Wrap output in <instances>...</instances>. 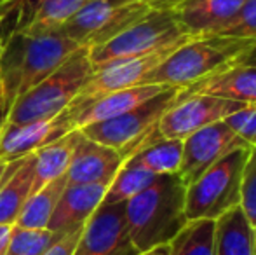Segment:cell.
<instances>
[{
	"instance_id": "4dcf8cb0",
	"label": "cell",
	"mask_w": 256,
	"mask_h": 255,
	"mask_svg": "<svg viewBox=\"0 0 256 255\" xmlns=\"http://www.w3.org/2000/svg\"><path fill=\"white\" fill-rule=\"evenodd\" d=\"M226 124L250 149L256 147V103H248L242 109L234 112L226 119H223Z\"/></svg>"
},
{
	"instance_id": "484cf974",
	"label": "cell",
	"mask_w": 256,
	"mask_h": 255,
	"mask_svg": "<svg viewBox=\"0 0 256 255\" xmlns=\"http://www.w3.org/2000/svg\"><path fill=\"white\" fill-rule=\"evenodd\" d=\"M216 220L197 218L185 224L169 246L171 255H214Z\"/></svg>"
},
{
	"instance_id": "1f68e13d",
	"label": "cell",
	"mask_w": 256,
	"mask_h": 255,
	"mask_svg": "<svg viewBox=\"0 0 256 255\" xmlns=\"http://www.w3.org/2000/svg\"><path fill=\"white\" fill-rule=\"evenodd\" d=\"M80 232H82V229H78V231L58 238L56 241L46 250L44 255H74L77 241H78V238H80Z\"/></svg>"
},
{
	"instance_id": "9c48e42d",
	"label": "cell",
	"mask_w": 256,
	"mask_h": 255,
	"mask_svg": "<svg viewBox=\"0 0 256 255\" xmlns=\"http://www.w3.org/2000/svg\"><path fill=\"white\" fill-rule=\"evenodd\" d=\"M242 107L244 103L234 100L200 93H186L185 89H182L174 105L158 121L157 133L162 138L185 140L186 136L209 124L226 119Z\"/></svg>"
},
{
	"instance_id": "603a6c76",
	"label": "cell",
	"mask_w": 256,
	"mask_h": 255,
	"mask_svg": "<svg viewBox=\"0 0 256 255\" xmlns=\"http://www.w3.org/2000/svg\"><path fill=\"white\" fill-rule=\"evenodd\" d=\"M91 0H37L28 23L20 32L40 35L60 32Z\"/></svg>"
},
{
	"instance_id": "6da1fadb",
	"label": "cell",
	"mask_w": 256,
	"mask_h": 255,
	"mask_svg": "<svg viewBox=\"0 0 256 255\" xmlns=\"http://www.w3.org/2000/svg\"><path fill=\"white\" fill-rule=\"evenodd\" d=\"M186 185L178 175H160L124 203L129 238L138 252L168 245L185 227Z\"/></svg>"
},
{
	"instance_id": "52a82bcc",
	"label": "cell",
	"mask_w": 256,
	"mask_h": 255,
	"mask_svg": "<svg viewBox=\"0 0 256 255\" xmlns=\"http://www.w3.org/2000/svg\"><path fill=\"white\" fill-rule=\"evenodd\" d=\"M180 93L182 89L166 88L162 93L138 105L136 109L122 116L91 124L80 131L94 142L117 150L128 159L143 143H146L154 135H157L158 121L174 105V102L180 98Z\"/></svg>"
},
{
	"instance_id": "7402d4cb",
	"label": "cell",
	"mask_w": 256,
	"mask_h": 255,
	"mask_svg": "<svg viewBox=\"0 0 256 255\" xmlns=\"http://www.w3.org/2000/svg\"><path fill=\"white\" fill-rule=\"evenodd\" d=\"M183 156V142L174 138H162L160 135H154L146 143H143L132 156L128 159L134 161L150 173L157 175H174L178 173Z\"/></svg>"
},
{
	"instance_id": "e0dca14e",
	"label": "cell",
	"mask_w": 256,
	"mask_h": 255,
	"mask_svg": "<svg viewBox=\"0 0 256 255\" xmlns=\"http://www.w3.org/2000/svg\"><path fill=\"white\" fill-rule=\"evenodd\" d=\"M169 86L160 84H143L134 88L120 89L86 102L82 105H70L74 110V128L84 129L91 124L102 123V121L112 119V117L122 116L129 110L136 109L142 103L148 102L150 98L157 96Z\"/></svg>"
},
{
	"instance_id": "9a60e30c",
	"label": "cell",
	"mask_w": 256,
	"mask_h": 255,
	"mask_svg": "<svg viewBox=\"0 0 256 255\" xmlns=\"http://www.w3.org/2000/svg\"><path fill=\"white\" fill-rule=\"evenodd\" d=\"M239 103H256V44L214 75L185 89Z\"/></svg>"
},
{
	"instance_id": "7c38bea8",
	"label": "cell",
	"mask_w": 256,
	"mask_h": 255,
	"mask_svg": "<svg viewBox=\"0 0 256 255\" xmlns=\"http://www.w3.org/2000/svg\"><path fill=\"white\" fill-rule=\"evenodd\" d=\"M129 238L124 203L104 204L82 227L74 255H138Z\"/></svg>"
},
{
	"instance_id": "d4e9b609",
	"label": "cell",
	"mask_w": 256,
	"mask_h": 255,
	"mask_svg": "<svg viewBox=\"0 0 256 255\" xmlns=\"http://www.w3.org/2000/svg\"><path fill=\"white\" fill-rule=\"evenodd\" d=\"M155 178H157V175L150 173L148 170L136 164L134 161L126 159L124 164L115 173L114 180L108 185L106 194L103 197V203L104 204L126 203L131 197H134L136 194L145 191L148 185H152Z\"/></svg>"
},
{
	"instance_id": "d6986e66",
	"label": "cell",
	"mask_w": 256,
	"mask_h": 255,
	"mask_svg": "<svg viewBox=\"0 0 256 255\" xmlns=\"http://www.w3.org/2000/svg\"><path fill=\"white\" fill-rule=\"evenodd\" d=\"M34 154L10 161L0 180V224L14 225L21 208L34 194Z\"/></svg>"
},
{
	"instance_id": "5b68a950",
	"label": "cell",
	"mask_w": 256,
	"mask_h": 255,
	"mask_svg": "<svg viewBox=\"0 0 256 255\" xmlns=\"http://www.w3.org/2000/svg\"><path fill=\"white\" fill-rule=\"evenodd\" d=\"M250 149H237L206 170L194 184L186 185V220H216L240 203V177Z\"/></svg>"
},
{
	"instance_id": "836d02e7",
	"label": "cell",
	"mask_w": 256,
	"mask_h": 255,
	"mask_svg": "<svg viewBox=\"0 0 256 255\" xmlns=\"http://www.w3.org/2000/svg\"><path fill=\"white\" fill-rule=\"evenodd\" d=\"M10 231H12V225L0 224V255H6L7 245H9Z\"/></svg>"
},
{
	"instance_id": "2e32d148",
	"label": "cell",
	"mask_w": 256,
	"mask_h": 255,
	"mask_svg": "<svg viewBox=\"0 0 256 255\" xmlns=\"http://www.w3.org/2000/svg\"><path fill=\"white\" fill-rule=\"evenodd\" d=\"M108 185L103 184H68L64 185L48 229L58 238L75 232L86 225L102 206Z\"/></svg>"
},
{
	"instance_id": "4316f807",
	"label": "cell",
	"mask_w": 256,
	"mask_h": 255,
	"mask_svg": "<svg viewBox=\"0 0 256 255\" xmlns=\"http://www.w3.org/2000/svg\"><path fill=\"white\" fill-rule=\"evenodd\" d=\"M58 239L49 229H24L12 225L6 255H44Z\"/></svg>"
},
{
	"instance_id": "8992f818",
	"label": "cell",
	"mask_w": 256,
	"mask_h": 255,
	"mask_svg": "<svg viewBox=\"0 0 256 255\" xmlns=\"http://www.w3.org/2000/svg\"><path fill=\"white\" fill-rule=\"evenodd\" d=\"M171 9H152L145 18L118 34L106 44L89 49L92 67L100 68L117 60L148 55L166 46L192 39Z\"/></svg>"
},
{
	"instance_id": "8fae6325",
	"label": "cell",
	"mask_w": 256,
	"mask_h": 255,
	"mask_svg": "<svg viewBox=\"0 0 256 255\" xmlns=\"http://www.w3.org/2000/svg\"><path fill=\"white\" fill-rule=\"evenodd\" d=\"M182 142L183 156L176 175L185 185L194 184L206 170L223 159L226 154L237 149H250L223 121L192 133Z\"/></svg>"
},
{
	"instance_id": "f35d334b",
	"label": "cell",
	"mask_w": 256,
	"mask_h": 255,
	"mask_svg": "<svg viewBox=\"0 0 256 255\" xmlns=\"http://www.w3.org/2000/svg\"><path fill=\"white\" fill-rule=\"evenodd\" d=\"M2 2H7V0H0V4H2Z\"/></svg>"
},
{
	"instance_id": "30bf717a",
	"label": "cell",
	"mask_w": 256,
	"mask_h": 255,
	"mask_svg": "<svg viewBox=\"0 0 256 255\" xmlns=\"http://www.w3.org/2000/svg\"><path fill=\"white\" fill-rule=\"evenodd\" d=\"M186 42V41H183ZM183 42H176V44L166 46L157 51H152L148 55L134 56V58H126L117 60V62L106 63L103 67L96 68L92 72L91 79L86 82V86L80 89L77 98L72 102V105H82L86 102H91L94 98H100L103 95L114 91H120V89L134 88V86H143L148 75L152 74L155 68L158 67L176 48L183 44Z\"/></svg>"
},
{
	"instance_id": "cb8c5ba5",
	"label": "cell",
	"mask_w": 256,
	"mask_h": 255,
	"mask_svg": "<svg viewBox=\"0 0 256 255\" xmlns=\"http://www.w3.org/2000/svg\"><path fill=\"white\" fill-rule=\"evenodd\" d=\"M64 185H66V177H60L51 184L35 191L21 208L14 225L24 229H48V224Z\"/></svg>"
},
{
	"instance_id": "74e56055",
	"label": "cell",
	"mask_w": 256,
	"mask_h": 255,
	"mask_svg": "<svg viewBox=\"0 0 256 255\" xmlns=\"http://www.w3.org/2000/svg\"><path fill=\"white\" fill-rule=\"evenodd\" d=\"M253 255H256V225L253 227Z\"/></svg>"
},
{
	"instance_id": "4fadbf2b",
	"label": "cell",
	"mask_w": 256,
	"mask_h": 255,
	"mask_svg": "<svg viewBox=\"0 0 256 255\" xmlns=\"http://www.w3.org/2000/svg\"><path fill=\"white\" fill-rule=\"evenodd\" d=\"M75 131L74 128V110L68 107L66 110L52 119L32 121L23 124H7L0 138V159L10 161L21 159L37 149L56 142L61 136Z\"/></svg>"
},
{
	"instance_id": "8d00e7d4",
	"label": "cell",
	"mask_w": 256,
	"mask_h": 255,
	"mask_svg": "<svg viewBox=\"0 0 256 255\" xmlns=\"http://www.w3.org/2000/svg\"><path fill=\"white\" fill-rule=\"evenodd\" d=\"M7 164H9V163H6V161H2V159H0V180H2L4 173H6V170H7Z\"/></svg>"
},
{
	"instance_id": "7a4b0ae2",
	"label": "cell",
	"mask_w": 256,
	"mask_h": 255,
	"mask_svg": "<svg viewBox=\"0 0 256 255\" xmlns=\"http://www.w3.org/2000/svg\"><path fill=\"white\" fill-rule=\"evenodd\" d=\"M80 46L61 32L28 35L18 30L0 55V79L14 100L44 81Z\"/></svg>"
},
{
	"instance_id": "ba28073f",
	"label": "cell",
	"mask_w": 256,
	"mask_h": 255,
	"mask_svg": "<svg viewBox=\"0 0 256 255\" xmlns=\"http://www.w3.org/2000/svg\"><path fill=\"white\" fill-rule=\"evenodd\" d=\"M152 9L136 0H91L60 32L80 48L94 49L128 30Z\"/></svg>"
},
{
	"instance_id": "f546056e",
	"label": "cell",
	"mask_w": 256,
	"mask_h": 255,
	"mask_svg": "<svg viewBox=\"0 0 256 255\" xmlns=\"http://www.w3.org/2000/svg\"><path fill=\"white\" fill-rule=\"evenodd\" d=\"M212 35H226V37L256 41V0H246L244 6L237 11L236 16L222 30Z\"/></svg>"
},
{
	"instance_id": "83f0119b",
	"label": "cell",
	"mask_w": 256,
	"mask_h": 255,
	"mask_svg": "<svg viewBox=\"0 0 256 255\" xmlns=\"http://www.w3.org/2000/svg\"><path fill=\"white\" fill-rule=\"evenodd\" d=\"M35 4L37 0H7L0 4V55L16 32L28 23Z\"/></svg>"
},
{
	"instance_id": "e575fe53",
	"label": "cell",
	"mask_w": 256,
	"mask_h": 255,
	"mask_svg": "<svg viewBox=\"0 0 256 255\" xmlns=\"http://www.w3.org/2000/svg\"><path fill=\"white\" fill-rule=\"evenodd\" d=\"M136 2L148 4V6L154 7V9H171L178 0H136Z\"/></svg>"
},
{
	"instance_id": "ac0fdd59",
	"label": "cell",
	"mask_w": 256,
	"mask_h": 255,
	"mask_svg": "<svg viewBox=\"0 0 256 255\" xmlns=\"http://www.w3.org/2000/svg\"><path fill=\"white\" fill-rule=\"evenodd\" d=\"M246 0H178L171 7L186 32L194 37L222 30Z\"/></svg>"
},
{
	"instance_id": "3957f363",
	"label": "cell",
	"mask_w": 256,
	"mask_h": 255,
	"mask_svg": "<svg viewBox=\"0 0 256 255\" xmlns=\"http://www.w3.org/2000/svg\"><path fill=\"white\" fill-rule=\"evenodd\" d=\"M254 44L256 41L250 39L226 37V35H197L176 48L148 75L145 84L186 89L214 75Z\"/></svg>"
},
{
	"instance_id": "f1b7e54d",
	"label": "cell",
	"mask_w": 256,
	"mask_h": 255,
	"mask_svg": "<svg viewBox=\"0 0 256 255\" xmlns=\"http://www.w3.org/2000/svg\"><path fill=\"white\" fill-rule=\"evenodd\" d=\"M240 210L250 224L256 225V147L250 149L240 177Z\"/></svg>"
},
{
	"instance_id": "277c9868",
	"label": "cell",
	"mask_w": 256,
	"mask_h": 255,
	"mask_svg": "<svg viewBox=\"0 0 256 255\" xmlns=\"http://www.w3.org/2000/svg\"><path fill=\"white\" fill-rule=\"evenodd\" d=\"M94 67L89 60V49L80 48L51 75L14 100L7 124L52 119L72 105Z\"/></svg>"
},
{
	"instance_id": "5bb4252c",
	"label": "cell",
	"mask_w": 256,
	"mask_h": 255,
	"mask_svg": "<svg viewBox=\"0 0 256 255\" xmlns=\"http://www.w3.org/2000/svg\"><path fill=\"white\" fill-rule=\"evenodd\" d=\"M126 157L117 150L98 143L77 129L70 164L66 170L68 184H103L110 185Z\"/></svg>"
},
{
	"instance_id": "d6a6232c",
	"label": "cell",
	"mask_w": 256,
	"mask_h": 255,
	"mask_svg": "<svg viewBox=\"0 0 256 255\" xmlns=\"http://www.w3.org/2000/svg\"><path fill=\"white\" fill-rule=\"evenodd\" d=\"M12 103L14 98L10 96V93L6 89L2 79H0V138H2V133L7 126V121H9V112Z\"/></svg>"
},
{
	"instance_id": "ffe728a7",
	"label": "cell",
	"mask_w": 256,
	"mask_h": 255,
	"mask_svg": "<svg viewBox=\"0 0 256 255\" xmlns=\"http://www.w3.org/2000/svg\"><path fill=\"white\" fill-rule=\"evenodd\" d=\"M214 255H253V225L240 206L216 218Z\"/></svg>"
},
{
	"instance_id": "d590c367",
	"label": "cell",
	"mask_w": 256,
	"mask_h": 255,
	"mask_svg": "<svg viewBox=\"0 0 256 255\" xmlns=\"http://www.w3.org/2000/svg\"><path fill=\"white\" fill-rule=\"evenodd\" d=\"M138 255H171V246H169V243L168 245H158L150 250H145V252H140Z\"/></svg>"
},
{
	"instance_id": "44dd1931",
	"label": "cell",
	"mask_w": 256,
	"mask_h": 255,
	"mask_svg": "<svg viewBox=\"0 0 256 255\" xmlns=\"http://www.w3.org/2000/svg\"><path fill=\"white\" fill-rule=\"evenodd\" d=\"M75 136H77V129L34 152V192L66 175Z\"/></svg>"
}]
</instances>
